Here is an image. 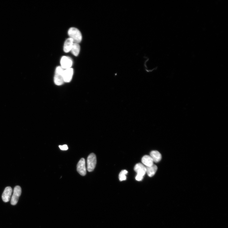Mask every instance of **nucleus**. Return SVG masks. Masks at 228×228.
I'll use <instances>...</instances> for the list:
<instances>
[{
	"instance_id": "obj_8",
	"label": "nucleus",
	"mask_w": 228,
	"mask_h": 228,
	"mask_svg": "<svg viewBox=\"0 0 228 228\" xmlns=\"http://www.w3.org/2000/svg\"><path fill=\"white\" fill-rule=\"evenodd\" d=\"M134 170L137 175L144 177L146 173V169L145 165L141 163L136 164L134 167Z\"/></svg>"
},
{
	"instance_id": "obj_17",
	"label": "nucleus",
	"mask_w": 228,
	"mask_h": 228,
	"mask_svg": "<svg viewBox=\"0 0 228 228\" xmlns=\"http://www.w3.org/2000/svg\"><path fill=\"white\" fill-rule=\"evenodd\" d=\"M136 179L138 181H141L143 178V177L140 175H137L136 177Z\"/></svg>"
},
{
	"instance_id": "obj_15",
	"label": "nucleus",
	"mask_w": 228,
	"mask_h": 228,
	"mask_svg": "<svg viewBox=\"0 0 228 228\" xmlns=\"http://www.w3.org/2000/svg\"><path fill=\"white\" fill-rule=\"evenodd\" d=\"M128 172L126 170H123L121 171L119 175V178L121 181H125L126 179V177L125 175Z\"/></svg>"
},
{
	"instance_id": "obj_13",
	"label": "nucleus",
	"mask_w": 228,
	"mask_h": 228,
	"mask_svg": "<svg viewBox=\"0 0 228 228\" xmlns=\"http://www.w3.org/2000/svg\"><path fill=\"white\" fill-rule=\"evenodd\" d=\"M146 173H147L148 175L150 177L154 176L158 169L157 166L154 164L151 166H146Z\"/></svg>"
},
{
	"instance_id": "obj_12",
	"label": "nucleus",
	"mask_w": 228,
	"mask_h": 228,
	"mask_svg": "<svg viewBox=\"0 0 228 228\" xmlns=\"http://www.w3.org/2000/svg\"><path fill=\"white\" fill-rule=\"evenodd\" d=\"M141 161L142 164L147 167L151 166L154 164L153 161L150 156H144L142 158Z\"/></svg>"
},
{
	"instance_id": "obj_6",
	"label": "nucleus",
	"mask_w": 228,
	"mask_h": 228,
	"mask_svg": "<svg viewBox=\"0 0 228 228\" xmlns=\"http://www.w3.org/2000/svg\"><path fill=\"white\" fill-rule=\"evenodd\" d=\"M61 67L64 69H67L71 68L73 64V61L69 57L63 56L61 60Z\"/></svg>"
},
{
	"instance_id": "obj_5",
	"label": "nucleus",
	"mask_w": 228,
	"mask_h": 228,
	"mask_svg": "<svg viewBox=\"0 0 228 228\" xmlns=\"http://www.w3.org/2000/svg\"><path fill=\"white\" fill-rule=\"evenodd\" d=\"M78 172L82 176H85L86 174V167L85 160L81 158L78 163L77 166Z\"/></svg>"
},
{
	"instance_id": "obj_16",
	"label": "nucleus",
	"mask_w": 228,
	"mask_h": 228,
	"mask_svg": "<svg viewBox=\"0 0 228 228\" xmlns=\"http://www.w3.org/2000/svg\"><path fill=\"white\" fill-rule=\"evenodd\" d=\"M59 147L62 150L66 151L68 149V147L66 145H64L63 146H59Z\"/></svg>"
},
{
	"instance_id": "obj_2",
	"label": "nucleus",
	"mask_w": 228,
	"mask_h": 228,
	"mask_svg": "<svg viewBox=\"0 0 228 228\" xmlns=\"http://www.w3.org/2000/svg\"><path fill=\"white\" fill-rule=\"evenodd\" d=\"M64 70V69L61 66L56 68L54 77V81L56 85L60 86L64 82L63 76Z\"/></svg>"
},
{
	"instance_id": "obj_14",
	"label": "nucleus",
	"mask_w": 228,
	"mask_h": 228,
	"mask_svg": "<svg viewBox=\"0 0 228 228\" xmlns=\"http://www.w3.org/2000/svg\"><path fill=\"white\" fill-rule=\"evenodd\" d=\"M80 50V47L79 44L74 43L72 47L71 50L72 54L75 56L79 54Z\"/></svg>"
},
{
	"instance_id": "obj_7",
	"label": "nucleus",
	"mask_w": 228,
	"mask_h": 228,
	"mask_svg": "<svg viewBox=\"0 0 228 228\" xmlns=\"http://www.w3.org/2000/svg\"><path fill=\"white\" fill-rule=\"evenodd\" d=\"M73 73V69L72 68L64 69L63 74L64 82H70L72 78Z\"/></svg>"
},
{
	"instance_id": "obj_1",
	"label": "nucleus",
	"mask_w": 228,
	"mask_h": 228,
	"mask_svg": "<svg viewBox=\"0 0 228 228\" xmlns=\"http://www.w3.org/2000/svg\"><path fill=\"white\" fill-rule=\"evenodd\" d=\"M69 38L72 39L74 43L79 44L82 40V36L81 33L77 28L71 27L68 32Z\"/></svg>"
},
{
	"instance_id": "obj_4",
	"label": "nucleus",
	"mask_w": 228,
	"mask_h": 228,
	"mask_svg": "<svg viewBox=\"0 0 228 228\" xmlns=\"http://www.w3.org/2000/svg\"><path fill=\"white\" fill-rule=\"evenodd\" d=\"M21 192V188L20 186H17L14 188L13 193L11 199V203L12 205H15L17 204Z\"/></svg>"
},
{
	"instance_id": "obj_9",
	"label": "nucleus",
	"mask_w": 228,
	"mask_h": 228,
	"mask_svg": "<svg viewBox=\"0 0 228 228\" xmlns=\"http://www.w3.org/2000/svg\"><path fill=\"white\" fill-rule=\"evenodd\" d=\"M12 192V190L11 187H7L5 188L2 196L4 202L7 203L10 200Z\"/></svg>"
},
{
	"instance_id": "obj_10",
	"label": "nucleus",
	"mask_w": 228,
	"mask_h": 228,
	"mask_svg": "<svg viewBox=\"0 0 228 228\" xmlns=\"http://www.w3.org/2000/svg\"><path fill=\"white\" fill-rule=\"evenodd\" d=\"M74 43L73 39L70 38L65 41L64 47V51L65 53H68L71 51Z\"/></svg>"
},
{
	"instance_id": "obj_3",
	"label": "nucleus",
	"mask_w": 228,
	"mask_h": 228,
	"mask_svg": "<svg viewBox=\"0 0 228 228\" xmlns=\"http://www.w3.org/2000/svg\"><path fill=\"white\" fill-rule=\"evenodd\" d=\"M97 160L95 155L92 153L90 154L88 156L87 160V170L89 172H92L95 169Z\"/></svg>"
},
{
	"instance_id": "obj_11",
	"label": "nucleus",
	"mask_w": 228,
	"mask_h": 228,
	"mask_svg": "<svg viewBox=\"0 0 228 228\" xmlns=\"http://www.w3.org/2000/svg\"><path fill=\"white\" fill-rule=\"evenodd\" d=\"M150 156L152 159L153 162L155 163L159 162L162 159L161 154L158 151H151L150 153Z\"/></svg>"
}]
</instances>
